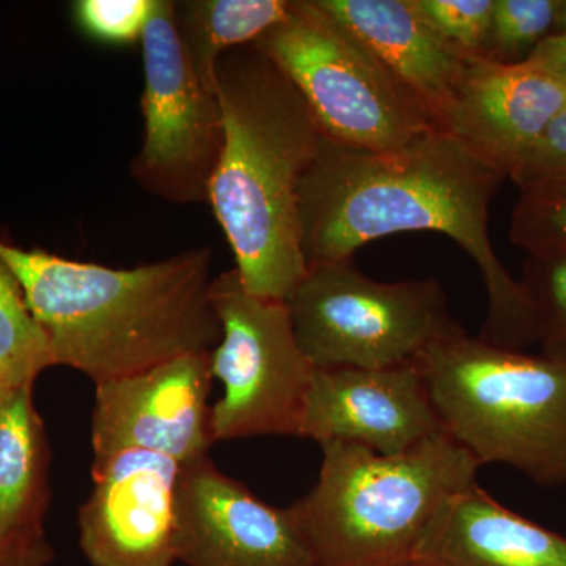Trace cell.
Masks as SVG:
<instances>
[{"label": "cell", "mask_w": 566, "mask_h": 566, "mask_svg": "<svg viewBox=\"0 0 566 566\" xmlns=\"http://www.w3.org/2000/svg\"><path fill=\"white\" fill-rule=\"evenodd\" d=\"M293 0H188L174 2L182 51L208 91L218 87L219 57L255 43L292 10Z\"/></svg>", "instance_id": "obj_18"}, {"label": "cell", "mask_w": 566, "mask_h": 566, "mask_svg": "<svg viewBox=\"0 0 566 566\" xmlns=\"http://www.w3.org/2000/svg\"><path fill=\"white\" fill-rule=\"evenodd\" d=\"M419 365L315 368L297 438L398 455L441 433Z\"/></svg>", "instance_id": "obj_13"}, {"label": "cell", "mask_w": 566, "mask_h": 566, "mask_svg": "<svg viewBox=\"0 0 566 566\" xmlns=\"http://www.w3.org/2000/svg\"><path fill=\"white\" fill-rule=\"evenodd\" d=\"M363 41L430 114L436 128L468 63L412 9L409 0H316Z\"/></svg>", "instance_id": "obj_15"}, {"label": "cell", "mask_w": 566, "mask_h": 566, "mask_svg": "<svg viewBox=\"0 0 566 566\" xmlns=\"http://www.w3.org/2000/svg\"><path fill=\"white\" fill-rule=\"evenodd\" d=\"M52 365L50 342L36 322L17 275L0 259V389L35 385Z\"/></svg>", "instance_id": "obj_19"}, {"label": "cell", "mask_w": 566, "mask_h": 566, "mask_svg": "<svg viewBox=\"0 0 566 566\" xmlns=\"http://www.w3.org/2000/svg\"><path fill=\"white\" fill-rule=\"evenodd\" d=\"M506 178L449 134L430 129L397 153H371L322 137L300 188L307 266L353 260L397 233L446 234L476 264L488 294L476 337L524 352L538 344L534 308L491 243L490 207Z\"/></svg>", "instance_id": "obj_1"}, {"label": "cell", "mask_w": 566, "mask_h": 566, "mask_svg": "<svg viewBox=\"0 0 566 566\" xmlns=\"http://www.w3.org/2000/svg\"><path fill=\"white\" fill-rule=\"evenodd\" d=\"M322 450L315 486L292 505L316 566L411 560L439 510L482 468L444 431L398 455L345 442Z\"/></svg>", "instance_id": "obj_4"}, {"label": "cell", "mask_w": 566, "mask_h": 566, "mask_svg": "<svg viewBox=\"0 0 566 566\" xmlns=\"http://www.w3.org/2000/svg\"><path fill=\"white\" fill-rule=\"evenodd\" d=\"M285 304L301 349L322 370L415 363L436 342L464 333L434 279L374 281L353 260L308 266Z\"/></svg>", "instance_id": "obj_7"}, {"label": "cell", "mask_w": 566, "mask_h": 566, "mask_svg": "<svg viewBox=\"0 0 566 566\" xmlns=\"http://www.w3.org/2000/svg\"><path fill=\"white\" fill-rule=\"evenodd\" d=\"M397 566H438L433 564H428V562L419 560V558H411V560L403 562V564Z\"/></svg>", "instance_id": "obj_29"}, {"label": "cell", "mask_w": 566, "mask_h": 566, "mask_svg": "<svg viewBox=\"0 0 566 566\" xmlns=\"http://www.w3.org/2000/svg\"><path fill=\"white\" fill-rule=\"evenodd\" d=\"M565 106L566 87L527 63L471 59L438 129L510 180Z\"/></svg>", "instance_id": "obj_14"}, {"label": "cell", "mask_w": 566, "mask_h": 566, "mask_svg": "<svg viewBox=\"0 0 566 566\" xmlns=\"http://www.w3.org/2000/svg\"><path fill=\"white\" fill-rule=\"evenodd\" d=\"M446 43L468 59H485L494 0H409Z\"/></svg>", "instance_id": "obj_23"}, {"label": "cell", "mask_w": 566, "mask_h": 566, "mask_svg": "<svg viewBox=\"0 0 566 566\" xmlns=\"http://www.w3.org/2000/svg\"><path fill=\"white\" fill-rule=\"evenodd\" d=\"M7 394L10 392H6V390L0 389V400H2V398L6 397Z\"/></svg>", "instance_id": "obj_30"}, {"label": "cell", "mask_w": 566, "mask_h": 566, "mask_svg": "<svg viewBox=\"0 0 566 566\" xmlns=\"http://www.w3.org/2000/svg\"><path fill=\"white\" fill-rule=\"evenodd\" d=\"M33 386L0 400V534L43 531L50 449Z\"/></svg>", "instance_id": "obj_17"}, {"label": "cell", "mask_w": 566, "mask_h": 566, "mask_svg": "<svg viewBox=\"0 0 566 566\" xmlns=\"http://www.w3.org/2000/svg\"><path fill=\"white\" fill-rule=\"evenodd\" d=\"M140 44L144 142L129 172L142 189L167 202H208L223 144L221 104L182 51L174 2L158 0Z\"/></svg>", "instance_id": "obj_9"}, {"label": "cell", "mask_w": 566, "mask_h": 566, "mask_svg": "<svg viewBox=\"0 0 566 566\" xmlns=\"http://www.w3.org/2000/svg\"><path fill=\"white\" fill-rule=\"evenodd\" d=\"M444 433L476 463L538 485H566V360L501 348L468 333L416 359Z\"/></svg>", "instance_id": "obj_5"}, {"label": "cell", "mask_w": 566, "mask_h": 566, "mask_svg": "<svg viewBox=\"0 0 566 566\" xmlns=\"http://www.w3.org/2000/svg\"><path fill=\"white\" fill-rule=\"evenodd\" d=\"M210 300L222 329L210 353L212 379L223 387L211 406L214 442L297 438L315 367L301 349L285 301L253 296L237 270L212 279Z\"/></svg>", "instance_id": "obj_8"}, {"label": "cell", "mask_w": 566, "mask_h": 566, "mask_svg": "<svg viewBox=\"0 0 566 566\" xmlns=\"http://www.w3.org/2000/svg\"><path fill=\"white\" fill-rule=\"evenodd\" d=\"M223 144L208 203L244 289L285 301L307 274L300 188L322 133L303 96L255 44L219 57Z\"/></svg>", "instance_id": "obj_3"}, {"label": "cell", "mask_w": 566, "mask_h": 566, "mask_svg": "<svg viewBox=\"0 0 566 566\" xmlns=\"http://www.w3.org/2000/svg\"><path fill=\"white\" fill-rule=\"evenodd\" d=\"M524 63L566 87V33H551L536 44Z\"/></svg>", "instance_id": "obj_27"}, {"label": "cell", "mask_w": 566, "mask_h": 566, "mask_svg": "<svg viewBox=\"0 0 566 566\" xmlns=\"http://www.w3.org/2000/svg\"><path fill=\"white\" fill-rule=\"evenodd\" d=\"M509 234L527 255L566 252V182L520 189Z\"/></svg>", "instance_id": "obj_22"}, {"label": "cell", "mask_w": 566, "mask_h": 566, "mask_svg": "<svg viewBox=\"0 0 566 566\" xmlns=\"http://www.w3.org/2000/svg\"><path fill=\"white\" fill-rule=\"evenodd\" d=\"M517 188L566 182V106L510 178Z\"/></svg>", "instance_id": "obj_25"}, {"label": "cell", "mask_w": 566, "mask_h": 566, "mask_svg": "<svg viewBox=\"0 0 566 566\" xmlns=\"http://www.w3.org/2000/svg\"><path fill=\"white\" fill-rule=\"evenodd\" d=\"M520 282L534 308L542 354L566 360V252L527 255Z\"/></svg>", "instance_id": "obj_20"}, {"label": "cell", "mask_w": 566, "mask_h": 566, "mask_svg": "<svg viewBox=\"0 0 566 566\" xmlns=\"http://www.w3.org/2000/svg\"><path fill=\"white\" fill-rule=\"evenodd\" d=\"M210 353L182 354L95 385L93 460L123 450L158 453L180 464L208 455L214 444Z\"/></svg>", "instance_id": "obj_11"}, {"label": "cell", "mask_w": 566, "mask_h": 566, "mask_svg": "<svg viewBox=\"0 0 566 566\" xmlns=\"http://www.w3.org/2000/svg\"><path fill=\"white\" fill-rule=\"evenodd\" d=\"M554 33H566V0H558Z\"/></svg>", "instance_id": "obj_28"}, {"label": "cell", "mask_w": 566, "mask_h": 566, "mask_svg": "<svg viewBox=\"0 0 566 566\" xmlns=\"http://www.w3.org/2000/svg\"><path fill=\"white\" fill-rule=\"evenodd\" d=\"M412 558L438 566H566V538L474 483L439 510Z\"/></svg>", "instance_id": "obj_16"}, {"label": "cell", "mask_w": 566, "mask_h": 566, "mask_svg": "<svg viewBox=\"0 0 566 566\" xmlns=\"http://www.w3.org/2000/svg\"><path fill=\"white\" fill-rule=\"evenodd\" d=\"M52 558L44 531L0 534V566H48Z\"/></svg>", "instance_id": "obj_26"}, {"label": "cell", "mask_w": 566, "mask_h": 566, "mask_svg": "<svg viewBox=\"0 0 566 566\" xmlns=\"http://www.w3.org/2000/svg\"><path fill=\"white\" fill-rule=\"evenodd\" d=\"M181 464L144 450L93 460L80 545L92 566H174L175 493Z\"/></svg>", "instance_id": "obj_12"}, {"label": "cell", "mask_w": 566, "mask_h": 566, "mask_svg": "<svg viewBox=\"0 0 566 566\" xmlns=\"http://www.w3.org/2000/svg\"><path fill=\"white\" fill-rule=\"evenodd\" d=\"M175 551L186 566H316L292 506L266 504L208 455L181 464Z\"/></svg>", "instance_id": "obj_10"}, {"label": "cell", "mask_w": 566, "mask_h": 566, "mask_svg": "<svg viewBox=\"0 0 566 566\" xmlns=\"http://www.w3.org/2000/svg\"><path fill=\"white\" fill-rule=\"evenodd\" d=\"M0 259L46 334L52 365L95 385L182 354L210 353L221 342L210 300L211 248L115 270L0 240Z\"/></svg>", "instance_id": "obj_2"}, {"label": "cell", "mask_w": 566, "mask_h": 566, "mask_svg": "<svg viewBox=\"0 0 566 566\" xmlns=\"http://www.w3.org/2000/svg\"><path fill=\"white\" fill-rule=\"evenodd\" d=\"M158 0H77L73 13L82 31L107 43L142 39Z\"/></svg>", "instance_id": "obj_24"}, {"label": "cell", "mask_w": 566, "mask_h": 566, "mask_svg": "<svg viewBox=\"0 0 566 566\" xmlns=\"http://www.w3.org/2000/svg\"><path fill=\"white\" fill-rule=\"evenodd\" d=\"M253 44L300 92L326 139L397 153L436 128L415 93L316 0H293Z\"/></svg>", "instance_id": "obj_6"}, {"label": "cell", "mask_w": 566, "mask_h": 566, "mask_svg": "<svg viewBox=\"0 0 566 566\" xmlns=\"http://www.w3.org/2000/svg\"><path fill=\"white\" fill-rule=\"evenodd\" d=\"M558 0H494L485 59L504 65L526 61L554 33Z\"/></svg>", "instance_id": "obj_21"}]
</instances>
